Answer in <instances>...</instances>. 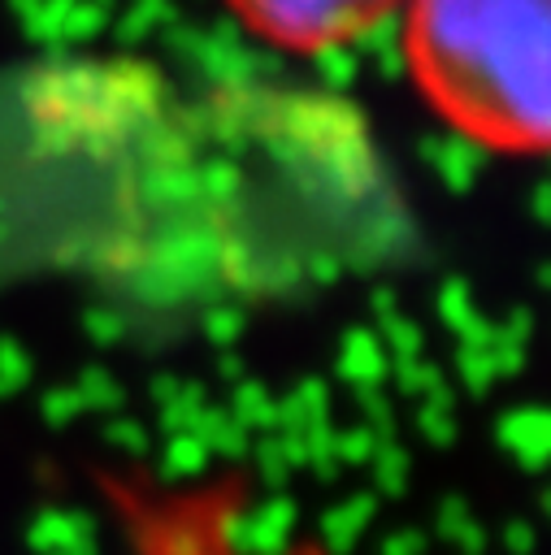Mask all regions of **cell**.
<instances>
[{
    "instance_id": "6da1fadb",
    "label": "cell",
    "mask_w": 551,
    "mask_h": 555,
    "mask_svg": "<svg viewBox=\"0 0 551 555\" xmlns=\"http://www.w3.org/2000/svg\"><path fill=\"white\" fill-rule=\"evenodd\" d=\"M403 61L464 139L551 152V0H408Z\"/></svg>"
},
{
    "instance_id": "7a4b0ae2",
    "label": "cell",
    "mask_w": 551,
    "mask_h": 555,
    "mask_svg": "<svg viewBox=\"0 0 551 555\" xmlns=\"http://www.w3.org/2000/svg\"><path fill=\"white\" fill-rule=\"evenodd\" d=\"M403 0H226L265 43L286 52H334L382 26Z\"/></svg>"
},
{
    "instance_id": "3957f363",
    "label": "cell",
    "mask_w": 551,
    "mask_h": 555,
    "mask_svg": "<svg viewBox=\"0 0 551 555\" xmlns=\"http://www.w3.org/2000/svg\"><path fill=\"white\" fill-rule=\"evenodd\" d=\"M130 551L134 555H252L230 538L221 512H213L200 494H165V499H130L121 503ZM282 555H317V551H282Z\"/></svg>"
}]
</instances>
